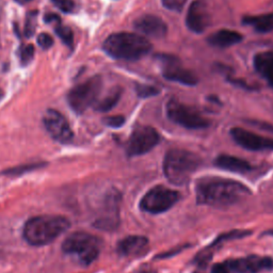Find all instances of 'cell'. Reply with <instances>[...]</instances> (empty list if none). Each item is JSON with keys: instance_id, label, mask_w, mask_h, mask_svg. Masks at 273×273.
<instances>
[{"instance_id": "ffe728a7", "label": "cell", "mask_w": 273, "mask_h": 273, "mask_svg": "<svg viewBox=\"0 0 273 273\" xmlns=\"http://www.w3.org/2000/svg\"><path fill=\"white\" fill-rule=\"evenodd\" d=\"M253 63L256 72L273 88V50L257 54L254 57Z\"/></svg>"}, {"instance_id": "6da1fadb", "label": "cell", "mask_w": 273, "mask_h": 273, "mask_svg": "<svg viewBox=\"0 0 273 273\" xmlns=\"http://www.w3.org/2000/svg\"><path fill=\"white\" fill-rule=\"evenodd\" d=\"M196 201L201 205L226 208L247 198L251 191L239 181L221 177H204L195 186Z\"/></svg>"}, {"instance_id": "2e32d148", "label": "cell", "mask_w": 273, "mask_h": 273, "mask_svg": "<svg viewBox=\"0 0 273 273\" xmlns=\"http://www.w3.org/2000/svg\"><path fill=\"white\" fill-rule=\"evenodd\" d=\"M135 29L153 39H163L168 33V26L160 17L146 14L138 17L134 24Z\"/></svg>"}, {"instance_id": "83f0119b", "label": "cell", "mask_w": 273, "mask_h": 273, "mask_svg": "<svg viewBox=\"0 0 273 273\" xmlns=\"http://www.w3.org/2000/svg\"><path fill=\"white\" fill-rule=\"evenodd\" d=\"M34 56V47L32 45H26V46H22L20 50V61L24 64H28L29 62L33 59Z\"/></svg>"}, {"instance_id": "d4e9b609", "label": "cell", "mask_w": 273, "mask_h": 273, "mask_svg": "<svg viewBox=\"0 0 273 273\" xmlns=\"http://www.w3.org/2000/svg\"><path fill=\"white\" fill-rule=\"evenodd\" d=\"M44 166V163H32V164H26V166L22 167H17L14 169H10L5 171V174H10V175H20L25 172H29V171L36 170L39 168H42Z\"/></svg>"}, {"instance_id": "e575fe53", "label": "cell", "mask_w": 273, "mask_h": 273, "mask_svg": "<svg viewBox=\"0 0 273 273\" xmlns=\"http://www.w3.org/2000/svg\"><path fill=\"white\" fill-rule=\"evenodd\" d=\"M133 273H156V271L152 269L151 267H147V266H143L141 267V268L136 269V271H134Z\"/></svg>"}, {"instance_id": "f546056e", "label": "cell", "mask_w": 273, "mask_h": 273, "mask_svg": "<svg viewBox=\"0 0 273 273\" xmlns=\"http://www.w3.org/2000/svg\"><path fill=\"white\" fill-rule=\"evenodd\" d=\"M36 17H37V12H31L29 15L27 16V21L25 26V34L26 37H31L34 32V27H36Z\"/></svg>"}, {"instance_id": "8992f818", "label": "cell", "mask_w": 273, "mask_h": 273, "mask_svg": "<svg viewBox=\"0 0 273 273\" xmlns=\"http://www.w3.org/2000/svg\"><path fill=\"white\" fill-rule=\"evenodd\" d=\"M102 87L100 76H94L87 81L71 90L67 95V102L76 113L81 115L98 99Z\"/></svg>"}, {"instance_id": "1f68e13d", "label": "cell", "mask_w": 273, "mask_h": 273, "mask_svg": "<svg viewBox=\"0 0 273 273\" xmlns=\"http://www.w3.org/2000/svg\"><path fill=\"white\" fill-rule=\"evenodd\" d=\"M226 80L229 81V82H231L232 84L236 85V87L242 88V89H244V90H249V91H253V90H254L253 85L248 84V82H247L246 80H242V79H238V78H235V77L227 76V77H226Z\"/></svg>"}, {"instance_id": "7a4b0ae2", "label": "cell", "mask_w": 273, "mask_h": 273, "mask_svg": "<svg viewBox=\"0 0 273 273\" xmlns=\"http://www.w3.org/2000/svg\"><path fill=\"white\" fill-rule=\"evenodd\" d=\"M70 227V220L62 215H38L26 222L22 235L30 246L42 247L55 241Z\"/></svg>"}, {"instance_id": "d6986e66", "label": "cell", "mask_w": 273, "mask_h": 273, "mask_svg": "<svg viewBox=\"0 0 273 273\" xmlns=\"http://www.w3.org/2000/svg\"><path fill=\"white\" fill-rule=\"evenodd\" d=\"M243 39V37L237 31H233L229 29H221L217 32L213 33L207 39V42L214 47L218 48H227L233 45L240 43Z\"/></svg>"}, {"instance_id": "8fae6325", "label": "cell", "mask_w": 273, "mask_h": 273, "mask_svg": "<svg viewBox=\"0 0 273 273\" xmlns=\"http://www.w3.org/2000/svg\"><path fill=\"white\" fill-rule=\"evenodd\" d=\"M157 58L163 64L162 75L170 81L178 82L185 85H195L198 82V78L191 71L181 67L179 60L175 56L159 55Z\"/></svg>"}, {"instance_id": "52a82bcc", "label": "cell", "mask_w": 273, "mask_h": 273, "mask_svg": "<svg viewBox=\"0 0 273 273\" xmlns=\"http://www.w3.org/2000/svg\"><path fill=\"white\" fill-rule=\"evenodd\" d=\"M180 195L176 190L164 186H156L147 191L140 202L143 212L152 214L168 212L179 201Z\"/></svg>"}, {"instance_id": "5b68a950", "label": "cell", "mask_w": 273, "mask_h": 273, "mask_svg": "<svg viewBox=\"0 0 273 273\" xmlns=\"http://www.w3.org/2000/svg\"><path fill=\"white\" fill-rule=\"evenodd\" d=\"M62 250L67 254L77 255L79 261L88 266L98 257L99 240L89 233L75 232L64 239Z\"/></svg>"}, {"instance_id": "f1b7e54d", "label": "cell", "mask_w": 273, "mask_h": 273, "mask_svg": "<svg viewBox=\"0 0 273 273\" xmlns=\"http://www.w3.org/2000/svg\"><path fill=\"white\" fill-rule=\"evenodd\" d=\"M53 2L63 13H71L75 7L73 0H53Z\"/></svg>"}, {"instance_id": "4fadbf2b", "label": "cell", "mask_w": 273, "mask_h": 273, "mask_svg": "<svg viewBox=\"0 0 273 273\" xmlns=\"http://www.w3.org/2000/svg\"><path fill=\"white\" fill-rule=\"evenodd\" d=\"M231 136L238 145L249 151H273V139L249 132L241 127L231 129Z\"/></svg>"}, {"instance_id": "44dd1931", "label": "cell", "mask_w": 273, "mask_h": 273, "mask_svg": "<svg viewBox=\"0 0 273 273\" xmlns=\"http://www.w3.org/2000/svg\"><path fill=\"white\" fill-rule=\"evenodd\" d=\"M242 24L252 26L255 31L267 33L273 30V14H264L257 16H244Z\"/></svg>"}, {"instance_id": "603a6c76", "label": "cell", "mask_w": 273, "mask_h": 273, "mask_svg": "<svg viewBox=\"0 0 273 273\" xmlns=\"http://www.w3.org/2000/svg\"><path fill=\"white\" fill-rule=\"evenodd\" d=\"M136 92L140 98H153V96L158 95L160 93V91H159V89L153 87V85L136 82Z\"/></svg>"}, {"instance_id": "74e56055", "label": "cell", "mask_w": 273, "mask_h": 273, "mask_svg": "<svg viewBox=\"0 0 273 273\" xmlns=\"http://www.w3.org/2000/svg\"><path fill=\"white\" fill-rule=\"evenodd\" d=\"M1 98H2V92H1V90H0V100H1Z\"/></svg>"}, {"instance_id": "484cf974", "label": "cell", "mask_w": 273, "mask_h": 273, "mask_svg": "<svg viewBox=\"0 0 273 273\" xmlns=\"http://www.w3.org/2000/svg\"><path fill=\"white\" fill-rule=\"evenodd\" d=\"M188 0H161L162 5L170 11L181 12Z\"/></svg>"}, {"instance_id": "7c38bea8", "label": "cell", "mask_w": 273, "mask_h": 273, "mask_svg": "<svg viewBox=\"0 0 273 273\" xmlns=\"http://www.w3.org/2000/svg\"><path fill=\"white\" fill-rule=\"evenodd\" d=\"M43 123L49 135L60 143L67 144L74 138L73 130L64 116L54 109H48L43 116Z\"/></svg>"}, {"instance_id": "277c9868", "label": "cell", "mask_w": 273, "mask_h": 273, "mask_svg": "<svg viewBox=\"0 0 273 273\" xmlns=\"http://www.w3.org/2000/svg\"><path fill=\"white\" fill-rule=\"evenodd\" d=\"M201 158L187 150H170L163 160V172L171 184L181 186L189 181L192 174L200 168Z\"/></svg>"}, {"instance_id": "8d00e7d4", "label": "cell", "mask_w": 273, "mask_h": 273, "mask_svg": "<svg viewBox=\"0 0 273 273\" xmlns=\"http://www.w3.org/2000/svg\"><path fill=\"white\" fill-rule=\"evenodd\" d=\"M15 1L17 3H20V4H25V3H28V2L32 1V0H15Z\"/></svg>"}, {"instance_id": "e0dca14e", "label": "cell", "mask_w": 273, "mask_h": 273, "mask_svg": "<svg viewBox=\"0 0 273 273\" xmlns=\"http://www.w3.org/2000/svg\"><path fill=\"white\" fill-rule=\"evenodd\" d=\"M149 247V240L143 236H128L124 238L117 244V252L125 257L139 256L143 254Z\"/></svg>"}, {"instance_id": "9a60e30c", "label": "cell", "mask_w": 273, "mask_h": 273, "mask_svg": "<svg viewBox=\"0 0 273 273\" xmlns=\"http://www.w3.org/2000/svg\"><path fill=\"white\" fill-rule=\"evenodd\" d=\"M225 263L231 273H259L273 268V261L271 258L260 257V256L230 259Z\"/></svg>"}, {"instance_id": "836d02e7", "label": "cell", "mask_w": 273, "mask_h": 273, "mask_svg": "<svg viewBox=\"0 0 273 273\" xmlns=\"http://www.w3.org/2000/svg\"><path fill=\"white\" fill-rule=\"evenodd\" d=\"M255 126H258L261 129H266V130H269V132H273V126L271 124L268 123H263V122H257V121H250Z\"/></svg>"}, {"instance_id": "4316f807", "label": "cell", "mask_w": 273, "mask_h": 273, "mask_svg": "<svg viewBox=\"0 0 273 273\" xmlns=\"http://www.w3.org/2000/svg\"><path fill=\"white\" fill-rule=\"evenodd\" d=\"M102 122L108 127L111 128H119L125 124V117L123 116H113V117H107Z\"/></svg>"}, {"instance_id": "3957f363", "label": "cell", "mask_w": 273, "mask_h": 273, "mask_svg": "<svg viewBox=\"0 0 273 273\" xmlns=\"http://www.w3.org/2000/svg\"><path fill=\"white\" fill-rule=\"evenodd\" d=\"M102 48L113 59L136 61L150 53L152 44L139 34L119 32L108 37Z\"/></svg>"}, {"instance_id": "30bf717a", "label": "cell", "mask_w": 273, "mask_h": 273, "mask_svg": "<svg viewBox=\"0 0 273 273\" xmlns=\"http://www.w3.org/2000/svg\"><path fill=\"white\" fill-rule=\"evenodd\" d=\"M159 141H160V136L155 128L147 126V125L138 126L135 128L128 139L126 145L127 155L129 157L144 155L151 152L159 143Z\"/></svg>"}, {"instance_id": "ac0fdd59", "label": "cell", "mask_w": 273, "mask_h": 273, "mask_svg": "<svg viewBox=\"0 0 273 273\" xmlns=\"http://www.w3.org/2000/svg\"><path fill=\"white\" fill-rule=\"evenodd\" d=\"M214 166L235 173H248L253 168L247 160L231 155H220L214 160Z\"/></svg>"}, {"instance_id": "9c48e42d", "label": "cell", "mask_w": 273, "mask_h": 273, "mask_svg": "<svg viewBox=\"0 0 273 273\" xmlns=\"http://www.w3.org/2000/svg\"><path fill=\"white\" fill-rule=\"evenodd\" d=\"M119 205L121 195L115 189L108 191L100 202L98 218L93 222L96 229L108 232L117 229L119 223Z\"/></svg>"}, {"instance_id": "7402d4cb", "label": "cell", "mask_w": 273, "mask_h": 273, "mask_svg": "<svg viewBox=\"0 0 273 273\" xmlns=\"http://www.w3.org/2000/svg\"><path fill=\"white\" fill-rule=\"evenodd\" d=\"M122 89L119 87H116L109 91L104 98L99 100L95 106V109L99 112H108L113 109L121 98L122 96Z\"/></svg>"}, {"instance_id": "cb8c5ba5", "label": "cell", "mask_w": 273, "mask_h": 273, "mask_svg": "<svg viewBox=\"0 0 273 273\" xmlns=\"http://www.w3.org/2000/svg\"><path fill=\"white\" fill-rule=\"evenodd\" d=\"M56 33H57V36L62 39V42L66 45V46L73 47L74 34L70 28L65 27V26H58L56 28Z\"/></svg>"}, {"instance_id": "d6a6232c", "label": "cell", "mask_w": 273, "mask_h": 273, "mask_svg": "<svg viewBox=\"0 0 273 273\" xmlns=\"http://www.w3.org/2000/svg\"><path fill=\"white\" fill-rule=\"evenodd\" d=\"M212 273H231V271L224 261V263L214 265L212 269Z\"/></svg>"}, {"instance_id": "5bb4252c", "label": "cell", "mask_w": 273, "mask_h": 273, "mask_svg": "<svg viewBox=\"0 0 273 273\" xmlns=\"http://www.w3.org/2000/svg\"><path fill=\"white\" fill-rule=\"evenodd\" d=\"M210 24V15L205 0H195L190 4L186 15L188 29L195 33H203Z\"/></svg>"}, {"instance_id": "4dcf8cb0", "label": "cell", "mask_w": 273, "mask_h": 273, "mask_svg": "<svg viewBox=\"0 0 273 273\" xmlns=\"http://www.w3.org/2000/svg\"><path fill=\"white\" fill-rule=\"evenodd\" d=\"M38 44L43 49H48L54 45V39L47 33H41L38 37Z\"/></svg>"}, {"instance_id": "ba28073f", "label": "cell", "mask_w": 273, "mask_h": 273, "mask_svg": "<svg viewBox=\"0 0 273 273\" xmlns=\"http://www.w3.org/2000/svg\"><path fill=\"white\" fill-rule=\"evenodd\" d=\"M166 110L171 121L187 129H204L210 125L208 119L204 117L195 108L176 99L168 101Z\"/></svg>"}, {"instance_id": "d590c367", "label": "cell", "mask_w": 273, "mask_h": 273, "mask_svg": "<svg viewBox=\"0 0 273 273\" xmlns=\"http://www.w3.org/2000/svg\"><path fill=\"white\" fill-rule=\"evenodd\" d=\"M55 20L57 21H60V17L58 15H55V14H48V15L45 16V20H46V22L54 21Z\"/></svg>"}]
</instances>
